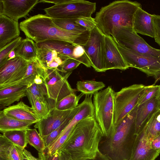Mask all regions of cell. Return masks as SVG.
I'll return each mask as SVG.
<instances>
[{
  "instance_id": "6da1fadb",
  "label": "cell",
  "mask_w": 160,
  "mask_h": 160,
  "mask_svg": "<svg viewBox=\"0 0 160 160\" xmlns=\"http://www.w3.org/2000/svg\"><path fill=\"white\" fill-rule=\"evenodd\" d=\"M103 136L95 118L89 117L81 120L74 127L59 150L65 151L72 160L93 159L99 151V144Z\"/></svg>"
},
{
  "instance_id": "7a4b0ae2",
  "label": "cell",
  "mask_w": 160,
  "mask_h": 160,
  "mask_svg": "<svg viewBox=\"0 0 160 160\" xmlns=\"http://www.w3.org/2000/svg\"><path fill=\"white\" fill-rule=\"evenodd\" d=\"M19 28L26 38L35 43L57 40L83 46L86 44L90 32L79 33L65 30L55 24L52 18L42 14L33 16L21 22Z\"/></svg>"
},
{
  "instance_id": "3957f363",
  "label": "cell",
  "mask_w": 160,
  "mask_h": 160,
  "mask_svg": "<svg viewBox=\"0 0 160 160\" xmlns=\"http://www.w3.org/2000/svg\"><path fill=\"white\" fill-rule=\"evenodd\" d=\"M137 105L115 128L111 136H103L99 151L108 160H129L137 135L135 118Z\"/></svg>"
},
{
  "instance_id": "277c9868",
  "label": "cell",
  "mask_w": 160,
  "mask_h": 160,
  "mask_svg": "<svg viewBox=\"0 0 160 160\" xmlns=\"http://www.w3.org/2000/svg\"><path fill=\"white\" fill-rule=\"evenodd\" d=\"M141 4L128 0L115 1L102 7L94 18L96 27L105 35L111 36L113 29L122 26L132 27L134 15Z\"/></svg>"
},
{
  "instance_id": "5b68a950",
  "label": "cell",
  "mask_w": 160,
  "mask_h": 160,
  "mask_svg": "<svg viewBox=\"0 0 160 160\" xmlns=\"http://www.w3.org/2000/svg\"><path fill=\"white\" fill-rule=\"evenodd\" d=\"M115 92L110 86L93 94L95 118L103 134L108 137L115 132L114 111Z\"/></svg>"
},
{
  "instance_id": "8992f818",
  "label": "cell",
  "mask_w": 160,
  "mask_h": 160,
  "mask_svg": "<svg viewBox=\"0 0 160 160\" xmlns=\"http://www.w3.org/2000/svg\"><path fill=\"white\" fill-rule=\"evenodd\" d=\"M53 6L44 9L46 15L56 19H77L91 17L96 3L85 0H56Z\"/></svg>"
},
{
  "instance_id": "52a82bcc",
  "label": "cell",
  "mask_w": 160,
  "mask_h": 160,
  "mask_svg": "<svg viewBox=\"0 0 160 160\" xmlns=\"http://www.w3.org/2000/svg\"><path fill=\"white\" fill-rule=\"evenodd\" d=\"M118 44L139 54L160 60V50L148 44L131 26H122L113 29L111 35Z\"/></svg>"
},
{
  "instance_id": "ba28073f",
  "label": "cell",
  "mask_w": 160,
  "mask_h": 160,
  "mask_svg": "<svg viewBox=\"0 0 160 160\" xmlns=\"http://www.w3.org/2000/svg\"><path fill=\"white\" fill-rule=\"evenodd\" d=\"M145 86L134 84L115 92L114 111L115 128L138 105Z\"/></svg>"
},
{
  "instance_id": "9c48e42d",
  "label": "cell",
  "mask_w": 160,
  "mask_h": 160,
  "mask_svg": "<svg viewBox=\"0 0 160 160\" xmlns=\"http://www.w3.org/2000/svg\"><path fill=\"white\" fill-rule=\"evenodd\" d=\"M116 43L129 67L137 68L148 76L154 77L160 71V60L139 54Z\"/></svg>"
},
{
  "instance_id": "30bf717a",
  "label": "cell",
  "mask_w": 160,
  "mask_h": 160,
  "mask_svg": "<svg viewBox=\"0 0 160 160\" xmlns=\"http://www.w3.org/2000/svg\"><path fill=\"white\" fill-rule=\"evenodd\" d=\"M48 76L44 82L46 86L48 97L57 102L66 96L75 94L67 79L72 73L69 72L63 76L57 69H47Z\"/></svg>"
},
{
  "instance_id": "8fae6325",
  "label": "cell",
  "mask_w": 160,
  "mask_h": 160,
  "mask_svg": "<svg viewBox=\"0 0 160 160\" xmlns=\"http://www.w3.org/2000/svg\"><path fill=\"white\" fill-rule=\"evenodd\" d=\"M83 46L94 69L104 72L105 35L96 26L90 32L88 39Z\"/></svg>"
},
{
  "instance_id": "7c38bea8",
  "label": "cell",
  "mask_w": 160,
  "mask_h": 160,
  "mask_svg": "<svg viewBox=\"0 0 160 160\" xmlns=\"http://www.w3.org/2000/svg\"><path fill=\"white\" fill-rule=\"evenodd\" d=\"M28 63L20 57L8 59L0 67V89L13 86L23 78Z\"/></svg>"
},
{
  "instance_id": "4fadbf2b",
  "label": "cell",
  "mask_w": 160,
  "mask_h": 160,
  "mask_svg": "<svg viewBox=\"0 0 160 160\" xmlns=\"http://www.w3.org/2000/svg\"><path fill=\"white\" fill-rule=\"evenodd\" d=\"M73 109L61 111L52 108L47 117L35 123L34 127L38 129L42 138L46 136L64 122L71 115Z\"/></svg>"
},
{
  "instance_id": "5bb4252c",
  "label": "cell",
  "mask_w": 160,
  "mask_h": 160,
  "mask_svg": "<svg viewBox=\"0 0 160 160\" xmlns=\"http://www.w3.org/2000/svg\"><path fill=\"white\" fill-rule=\"evenodd\" d=\"M129 67L123 59L116 42L111 36L105 35L104 72L110 69L124 70Z\"/></svg>"
},
{
  "instance_id": "9a60e30c",
  "label": "cell",
  "mask_w": 160,
  "mask_h": 160,
  "mask_svg": "<svg viewBox=\"0 0 160 160\" xmlns=\"http://www.w3.org/2000/svg\"><path fill=\"white\" fill-rule=\"evenodd\" d=\"M3 14L16 21L25 17L38 3L39 0H1Z\"/></svg>"
},
{
  "instance_id": "2e32d148",
  "label": "cell",
  "mask_w": 160,
  "mask_h": 160,
  "mask_svg": "<svg viewBox=\"0 0 160 160\" xmlns=\"http://www.w3.org/2000/svg\"><path fill=\"white\" fill-rule=\"evenodd\" d=\"M144 128L137 135L129 160H155L160 153V151L151 147L150 142L146 137Z\"/></svg>"
},
{
  "instance_id": "e0dca14e",
  "label": "cell",
  "mask_w": 160,
  "mask_h": 160,
  "mask_svg": "<svg viewBox=\"0 0 160 160\" xmlns=\"http://www.w3.org/2000/svg\"><path fill=\"white\" fill-rule=\"evenodd\" d=\"M158 110H160L158 97L154 98L138 105L135 118L136 135L142 130L147 122Z\"/></svg>"
},
{
  "instance_id": "ac0fdd59",
  "label": "cell",
  "mask_w": 160,
  "mask_h": 160,
  "mask_svg": "<svg viewBox=\"0 0 160 160\" xmlns=\"http://www.w3.org/2000/svg\"><path fill=\"white\" fill-rule=\"evenodd\" d=\"M132 28L137 33L154 38L155 27L154 17L139 7L135 12L133 17Z\"/></svg>"
},
{
  "instance_id": "d6986e66",
  "label": "cell",
  "mask_w": 160,
  "mask_h": 160,
  "mask_svg": "<svg viewBox=\"0 0 160 160\" xmlns=\"http://www.w3.org/2000/svg\"><path fill=\"white\" fill-rule=\"evenodd\" d=\"M20 33L18 21L0 15V49L19 37Z\"/></svg>"
},
{
  "instance_id": "ffe728a7",
  "label": "cell",
  "mask_w": 160,
  "mask_h": 160,
  "mask_svg": "<svg viewBox=\"0 0 160 160\" xmlns=\"http://www.w3.org/2000/svg\"><path fill=\"white\" fill-rule=\"evenodd\" d=\"M3 111L7 116L22 121L34 124L41 120L33 112L32 108L22 101L9 106Z\"/></svg>"
},
{
  "instance_id": "44dd1931",
  "label": "cell",
  "mask_w": 160,
  "mask_h": 160,
  "mask_svg": "<svg viewBox=\"0 0 160 160\" xmlns=\"http://www.w3.org/2000/svg\"><path fill=\"white\" fill-rule=\"evenodd\" d=\"M92 94L85 95L84 100L78 105V112L56 139L59 138L81 120L89 117L95 118V110L92 100Z\"/></svg>"
},
{
  "instance_id": "7402d4cb",
  "label": "cell",
  "mask_w": 160,
  "mask_h": 160,
  "mask_svg": "<svg viewBox=\"0 0 160 160\" xmlns=\"http://www.w3.org/2000/svg\"><path fill=\"white\" fill-rule=\"evenodd\" d=\"M36 76L41 77L44 80L48 76L47 69L42 65L37 58L28 61V66L24 77L13 86H26L28 87L34 83V80Z\"/></svg>"
},
{
  "instance_id": "603a6c76",
  "label": "cell",
  "mask_w": 160,
  "mask_h": 160,
  "mask_svg": "<svg viewBox=\"0 0 160 160\" xmlns=\"http://www.w3.org/2000/svg\"><path fill=\"white\" fill-rule=\"evenodd\" d=\"M28 87L26 86H14L0 89L1 107L9 106L27 96Z\"/></svg>"
},
{
  "instance_id": "cb8c5ba5",
  "label": "cell",
  "mask_w": 160,
  "mask_h": 160,
  "mask_svg": "<svg viewBox=\"0 0 160 160\" xmlns=\"http://www.w3.org/2000/svg\"><path fill=\"white\" fill-rule=\"evenodd\" d=\"M36 44L38 49L55 50L62 56L74 59L72 52L75 44L57 40H46Z\"/></svg>"
},
{
  "instance_id": "d4e9b609",
  "label": "cell",
  "mask_w": 160,
  "mask_h": 160,
  "mask_svg": "<svg viewBox=\"0 0 160 160\" xmlns=\"http://www.w3.org/2000/svg\"><path fill=\"white\" fill-rule=\"evenodd\" d=\"M23 150L0 135V158L7 160H23Z\"/></svg>"
},
{
  "instance_id": "484cf974",
  "label": "cell",
  "mask_w": 160,
  "mask_h": 160,
  "mask_svg": "<svg viewBox=\"0 0 160 160\" xmlns=\"http://www.w3.org/2000/svg\"><path fill=\"white\" fill-rule=\"evenodd\" d=\"M34 124L33 122L17 120L7 116L3 111L0 112V131L15 130H27Z\"/></svg>"
},
{
  "instance_id": "4316f807",
  "label": "cell",
  "mask_w": 160,
  "mask_h": 160,
  "mask_svg": "<svg viewBox=\"0 0 160 160\" xmlns=\"http://www.w3.org/2000/svg\"><path fill=\"white\" fill-rule=\"evenodd\" d=\"M15 51L16 57H20L27 61L37 58L38 48L36 43L28 38L22 40Z\"/></svg>"
},
{
  "instance_id": "83f0119b",
  "label": "cell",
  "mask_w": 160,
  "mask_h": 160,
  "mask_svg": "<svg viewBox=\"0 0 160 160\" xmlns=\"http://www.w3.org/2000/svg\"><path fill=\"white\" fill-rule=\"evenodd\" d=\"M26 94L31 106L33 105L37 98L43 101L49 99L48 96L46 86L44 82L40 84H37L33 83L28 87Z\"/></svg>"
},
{
  "instance_id": "f1b7e54d",
  "label": "cell",
  "mask_w": 160,
  "mask_h": 160,
  "mask_svg": "<svg viewBox=\"0 0 160 160\" xmlns=\"http://www.w3.org/2000/svg\"><path fill=\"white\" fill-rule=\"evenodd\" d=\"M26 133L27 130H15L4 132L2 134L9 141L23 150L28 143Z\"/></svg>"
},
{
  "instance_id": "f546056e",
  "label": "cell",
  "mask_w": 160,
  "mask_h": 160,
  "mask_svg": "<svg viewBox=\"0 0 160 160\" xmlns=\"http://www.w3.org/2000/svg\"><path fill=\"white\" fill-rule=\"evenodd\" d=\"M27 138L28 142L38 152V158H41L43 154L45 146L43 140L36 128L27 130Z\"/></svg>"
},
{
  "instance_id": "4dcf8cb0",
  "label": "cell",
  "mask_w": 160,
  "mask_h": 160,
  "mask_svg": "<svg viewBox=\"0 0 160 160\" xmlns=\"http://www.w3.org/2000/svg\"><path fill=\"white\" fill-rule=\"evenodd\" d=\"M77 90L84 95L93 94L105 86L102 82L94 80L78 81L76 84Z\"/></svg>"
},
{
  "instance_id": "1f68e13d",
  "label": "cell",
  "mask_w": 160,
  "mask_h": 160,
  "mask_svg": "<svg viewBox=\"0 0 160 160\" xmlns=\"http://www.w3.org/2000/svg\"><path fill=\"white\" fill-rule=\"evenodd\" d=\"M84 94L81 93L77 96L71 94L57 102H55L54 108L61 111L72 110L77 108L80 99Z\"/></svg>"
},
{
  "instance_id": "d6a6232c",
  "label": "cell",
  "mask_w": 160,
  "mask_h": 160,
  "mask_svg": "<svg viewBox=\"0 0 160 160\" xmlns=\"http://www.w3.org/2000/svg\"><path fill=\"white\" fill-rule=\"evenodd\" d=\"M50 103H51L49 100L43 101L37 98L31 108L34 113L41 119L46 118L52 108H53L54 105Z\"/></svg>"
},
{
  "instance_id": "836d02e7",
  "label": "cell",
  "mask_w": 160,
  "mask_h": 160,
  "mask_svg": "<svg viewBox=\"0 0 160 160\" xmlns=\"http://www.w3.org/2000/svg\"><path fill=\"white\" fill-rule=\"evenodd\" d=\"M158 110L150 119L144 127L145 135L150 142L155 137L160 134V122L157 119Z\"/></svg>"
},
{
  "instance_id": "e575fe53",
  "label": "cell",
  "mask_w": 160,
  "mask_h": 160,
  "mask_svg": "<svg viewBox=\"0 0 160 160\" xmlns=\"http://www.w3.org/2000/svg\"><path fill=\"white\" fill-rule=\"evenodd\" d=\"M75 20L74 19L52 18L53 22L55 24L65 30L79 33H83L88 31L77 24Z\"/></svg>"
},
{
  "instance_id": "d590c367",
  "label": "cell",
  "mask_w": 160,
  "mask_h": 160,
  "mask_svg": "<svg viewBox=\"0 0 160 160\" xmlns=\"http://www.w3.org/2000/svg\"><path fill=\"white\" fill-rule=\"evenodd\" d=\"M78 110V106L73 109L69 118L59 127L48 135L42 138L45 147L48 146L53 142L59 136L62 131L68 125L76 114Z\"/></svg>"
},
{
  "instance_id": "8d00e7d4",
  "label": "cell",
  "mask_w": 160,
  "mask_h": 160,
  "mask_svg": "<svg viewBox=\"0 0 160 160\" xmlns=\"http://www.w3.org/2000/svg\"><path fill=\"white\" fill-rule=\"evenodd\" d=\"M61 56L62 55L55 50L38 48L37 58L42 65L47 69L49 64L55 61L56 58Z\"/></svg>"
},
{
  "instance_id": "74e56055",
  "label": "cell",
  "mask_w": 160,
  "mask_h": 160,
  "mask_svg": "<svg viewBox=\"0 0 160 160\" xmlns=\"http://www.w3.org/2000/svg\"><path fill=\"white\" fill-rule=\"evenodd\" d=\"M159 85H153L145 86L138 103L139 105L155 97H158Z\"/></svg>"
},
{
  "instance_id": "f35d334b",
  "label": "cell",
  "mask_w": 160,
  "mask_h": 160,
  "mask_svg": "<svg viewBox=\"0 0 160 160\" xmlns=\"http://www.w3.org/2000/svg\"><path fill=\"white\" fill-rule=\"evenodd\" d=\"M21 40L22 38L19 36L0 49V67L8 60L9 53L16 48Z\"/></svg>"
},
{
  "instance_id": "ab89813d",
  "label": "cell",
  "mask_w": 160,
  "mask_h": 160,
  "mask_svg": "<svg viewBox=\"0 0 160 160\" xmlns=\"http://www.w3.org/2000/svg\"><path fill=\"white\" fill-rule=\"evenodd\" d=\"M81 63L79 61L72 58H69L64 61L58 68L59 72L68 73L72 71Z\"/></svg>"
},
{
  "instance_id": "60d3db41",
  "label": "cell",
  "mask_w": 160,
  "mask_h": 160,
  "mask_svg": "<svg viewBox=\"0 0 160 160\" xmlns=\"http://www.w3.org/2000/svg\"><path fill=\"white\" fill-rule=\"evenodd\" d=\"M75 23L86 28L87 30L91 31L97 25L94 18L92 17H80L75 19Z\"/></svg>"
},
{
  "instance_id": "b9f144b4",
  "label": "cell",
  "mask_w": 160,
  "mask_h": 160,
  "mask_svg": "<svg viewBox=\"0 0 160 160\" xmlns=\"http://www.w3.org/2000/svg\"><path fill=\"white\" fill-rule=\"evenodd\" d=\"M46 160H72L66 151L63 150L56 151L48 157Z\"/></svg>"
},
{
  "instance_id": "7bdbcfd3",
  "label": "cell",
  "mask_w": 160,
  "mask_h": 160,
  "mask_svg": "<svg viewBox=\"0 0 160 160\" xmlns=\"http://www.w3.org/2000/svg\"><path fill=\"white\" fill-rule=\"evenodd\" d=\"M154 21L155 41L160 46V15L153 14Z\"/></svg>"
},
{
  "instance_id": "ee69618b",
  "label": "cell",
  "mask_w": 160,
  "mask_h": 160,
  "mask_svg": "<svg viewBox=\"0 0 160 160\" xmlns=\"http://www.w3.org/2000/svg\"><path fill=\"white\" fill-rule=\"evenodd\" d=\"M150 145L153 149L157 151H160V134L151 141Z\"/></svg>"
},
{
  "instance_id": "f6af8a7d",
  "label": "cell",
  "mask_w": 160,
  "mask_h": 160,
  "mask_svg": "<svg viewBox=\"0 0 160 160\" xmlns=\"http://www.w3.org/2000/svg\"><path fill=\"white\" fill-rule=\"evenodd\" d=\"M23 154L24 155L28 160H43V159L39 158H36L33 156L31 152L28 151L25 148L23 150Z\"/></svg>"
},
{
  "instance_id": "bcb514c9",
  "label": "cell",
  "mask_w": 160,
  "mask_h": 160,
  "mask_svg": "<svg viewBox=\"0 0 160 160\" xmlns=\"http://www.w3.org/2000/svg\"><path fill=\"white\" fill-rule=\"evenodd\" d=\"M44 82V80L41 77L36 76L34 80V83L37 84H40Z\"/></svg>"
},
{
  "instance_id": "7dc6e473",
  "label": "cell",
  "mask_w": 160,
  "mask_h": 160,
  "mask_svg": "<svg viewBox=\"0 0 160 160\" xmlns=\"http://www.w3.org/2000/svg\"><path fill=\"white\" fill-rule=\"evenodd\" d=\"M16 57L15 50L12 51L9 54L8 59H12Z\"/></svg>"
},
{
  "instance_id": "c3c4849f",
  "label": "cell",
  "mask_w": 160,
  "mask_h": 160,
  "mask_svg": "<svg viewBox=\"0 0 160 160\" xmlns=\"http://www.w3.org/2000/svg\"><path fill=\"white\" fill-rule=\"evenodd\" d=\"M156 79L155 82L160 80V71L158 72L157 75L154 77Z\"/></svg>"
},
{
  "instance_id": "681fc988",
  "label": "cell",
  "mask_w": 160,
  "mask_h": 160,
  "mask_svg": "<svg viewBox=\"0 0 160 160\" xmlns=\"http://www.w3.org/2000/svg\"><path fill=\"white\" fill-rule=\"evenodd\" d=\"M157 119L158 121L160 122V111L157 116Z\"/></svg>"
},
{
  "instance_id": "f907efd6",
  "label": "cell",
  "mask_w": 160,
  "mask_h": 160,
  "mask_svg": "<svg viewBox=\"0 0 160 160\" xmlns=\"http://www.w3.org/2000/svg\"><path fill=\"white\" fill-rule=\"evenodd\" d=\"M159 85V103H160V85Z\"/></svg>"
},
{
  "instance_id": "816d5d0a",
  "label": "cell",
  "mask_w": 160,
  "mask_h": 160,
  "mask_svg": "<svg viewBox=\"0 0 160 160\" xmlns=\"http://www.w3.org/2000/svg\"><path fill=\"white\" fill-rule=\"evenodd\" d=\"M0 160H7L0 158Z\"/></svg>"
},
{
  "instance_id": "f5cc1de1",
  "label": "cell",
  "mask_w": 160,
  "mask_h": 160,
  "mask_svg": "<svg viewBox=\"0 0 160 160\" xmlns=\"http://www.w3.org/2000/svg\"><path fill=\"white\" fill-rule=\"evenodd\" d=\"M23 160H28V159L26 158H25H25H24Z\"/></svg>"
}]
</instances>
